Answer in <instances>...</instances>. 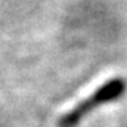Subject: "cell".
Masks as SVG:
<instances>
[{
    "label": "cell",
    "instance_id": "1",
    "mask_svg": "<svg viewBox=\"0 0 127 127\" xmlns=\"http://www.w3.org/2000/svg\"><path fill=\"white\" fill-rule=\"evenodd\" d=\"M127 89V81L123 77L111 78L109 81L103 83L99 89H96L87 99L78 102L71 111L65 112L58 120V127H75L89 112L99 108L100 105L109 103L112 100H117L118 97L124 95Z\"/></svg>",
    "mask_w": 127,
    "mask_h": 127
}]
</instances>
